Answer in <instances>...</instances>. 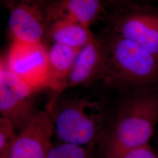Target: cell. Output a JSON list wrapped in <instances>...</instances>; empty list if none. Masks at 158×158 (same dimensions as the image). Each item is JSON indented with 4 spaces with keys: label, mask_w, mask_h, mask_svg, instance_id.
Wrapping results in <instances>:
<instances>
[{
    "label": "cell",
    "mask_w": 158,
    "mask_h": 158,
    "mask_svg": "<svg viewBox=\"0 0 158 158\" xmlns=\"http://www.w3.org/2000/svg\"><path fill=\"white\" fill-rule=\"evenodd\" d=\"M3 57L7 68L33 90L48 88V49L42 42L12 41Z\"/></svg>",
    "instance_id": "cell-6"
},
{
    "label": "cell",
    "mask_w": 158,
    "mask_h": 158,
    "mask_svg": "<svg viewBox=\"0 0 158 158\" xmlns=\"http://www.w3.org/2000/svg\"><path fill=\"white\" fill-rule=\"evenodd\" d=\"M106 69L100 83L117 92L158 86V57L108 28L102 34Z\"/></svg>",
    "instance_id": "cell-3"
},
{
    "label": "cell",
    "mask_w": 158,
    "mask_h": 158,
    "mask_svg": "<svg viewBox=\"0 0 158 158\" xmlns=\"http://www.w3.org/2000/svg\"><path fill=\"white\" fill-rule=\"evenodd\" d=\"M99 152L96 147H84L63 143L53 145L47 158H97Z\"/></svg>",
    "instance_id": "cell-13"
},
{
    "label": "cell",
    "mask_w": 158,
    "mask_h": 158,
    "mask_svg": "<svg viewBox=\"0 0 158 158\" xmlns=\"http://www.w3.org/2000/svg\"><path fill=\"white\" fill-rule=\"evenodd\" d=\"M108 2L98 0H59L45 2L48 22L66 19L90 28L102 18L106 17Z\"/></svg>",
    "instance_id": "cell-10"
},
{
    "label": "cell",
    "mask_w": 158,
    "mask_h": 158,
    "mask_svg": "<svg viewBox=\"0 0 158 158\" xmlns=\"http://www.w3.org/2000/svg\"><path fill=\"white\" fill-rule=\"evenodd\" d=\"M36 91L0 62L1 117L8 119L18 133L29 124L40 110L34 100Z\"/></svg>",
    "instance_id": "cell-5"
},
{
    "label": "cell",
    "mask_w": 158,
    "mask_h": 158,
    "mask_svg": "<svg viewBox=\"0 0 158 158\" xmlns=\"http://www.w3.org/2000/svg\"><path fill=\"white\" fill-rule=\"evenodd\" d=\"M53 124L50 113L46 109L39 113L18 133L5 158H47L53 146Z\"/></svg>",
    "instance_id": "cell-8"
},
{
    "label": "cell",
    "mask_w": 158,
    "mask_h": 158,
    "mask_svg": "<svg viewBox=\"0 0 158 158\" xmlns=\"http://www.w3.org/2000/svg\"><path fill=\"white\" fill-rule=\"evenodd\" d=\"M8 6V27L13 41L42 42L49 27L45 2L21 1Z\"/></svg>",
    "instance_id": "cell-7"
},
{
    "label": "cell",
    "mask_w": 158,
    "mask_h": 158,
    "mask_svg": "<svg viewBox=\"0 0 158 158\" xmlns=\"http://www.w3.org/2000/svg\"><path fill=\"white\" fill-rule=\"evenodd\" d=\"M46 36L57 43L81 49L90 42L96 34L90 28L66 19H57L49 23Z\"/></svg>",
    "instance_id": "cell-12"
},
{
    "label": "cell",
    "mask_w": 158,
    "mask_h": 158,
    "mask_svg": "<svg viewBox=\"0 0 158 158\" xmlns=\"http://www.w3.org/2000/svg\"><path fill=\"white\" fill-rule=\"evenodd\" d=\"M108 29L158 57V6L135 1H110Z\"/></svg>",
    "instance_id": "cell-4"
},
{
    "label": "cell",
    "mask_w": 158,
    "mask_h": 158,
    "mask_svg": "<svg viewBox=\"0 0 158 158\" xmlns=\"http://www.w3.org/2000/svg\"><path fill=\"white\" fill-rule=\"evenodd\" d=\"M98 149L104 158L149 143L158 122V86L117 92Z\"/></svg>",
    "instance_id": "cell-1"
},
{
    "label": "cell",
    "mask_w": 158,
    "mask_h": 158,
    "mask_svg": "<svg viewBox=\"0 0 158 158\" xmlns=\"http://www.w3.org/2000/svg\"><path fill=\"white\" fill-rule=\"evenodd\" d=\"M118 158H158V153L148 143L130 149Z\"/></svg>",
    "instance_id": "cell-15"
},
{
    "label": "cell",
    "mask_w": 158,
    "mask_h": 158,
    "mask_svg": "<svg viewBox=\"0 0 158 158\" xmlns=\"http://www.w3.org/2000/svg\"><path fill=\"white\" fill-rule=\"evenodd\" d=\"M157 152H158V151H157Z\"/></svg>",
    "instance_id": "cell-16"
},
{
    "label": "cell",
    "mask_w": 158,
    "mask_h": 158,
    "mask_svg": "<svg viewBox=\"0 0 158 158\" xmlns=\"http://www.w3.org/2000/svg\"><path fill=\"white\" fill-rule=\"evenodd\" d=\"M18 134L11 123L0 117V155H5L17 138Z\"/></svg>",
    "instance_id": "cell-14"
},
{
    "label": "cell",
    "mask_w": 158,
    "mask_h": 158,
    "mask_svg": "<svg viewBox=\"0 0 158 158\" xmlns=\"http://www.w3.org/2000/svg\"><path fill=\"white\" fill-rule=\"evenodd\" d=\"M106 69L104 41L102 35H96L80 49L64 90L100 83Z\"/></svg>",
    "instance_id": "cell-9"
},
{
    "label": "cell",
    "mask_w": 158,
    "mask_h": 158,
    "mask_svg": "<svg viewBox=\"0 0 158 158\" xmlns=\"http://www.w3.org/2000/svg\"><path fill=\"white\" fill-rule=\"evenodd\" d=\"M80 49L53 43L48 49V88L55 94L62 91Z\"/></svg>",
    "instance_id": "cell-11"
},
{
    "label": "cell",
    "mask_w": 158,
    "mask_h": 158,
    "mask_svg": "<svg viewBox=\"0 0 158 158\" xmlns=\"http://www.w3.org/2000/svg\"><path fill=\"white\" fill-rule=\"evenodd\" d=\"M100 83L54 94L45 108L54 135L63 143L98 148L107 124L109 106L98 92Z\"/></svg>",
    "instance_id": "cell-2"
}]
</instances>
